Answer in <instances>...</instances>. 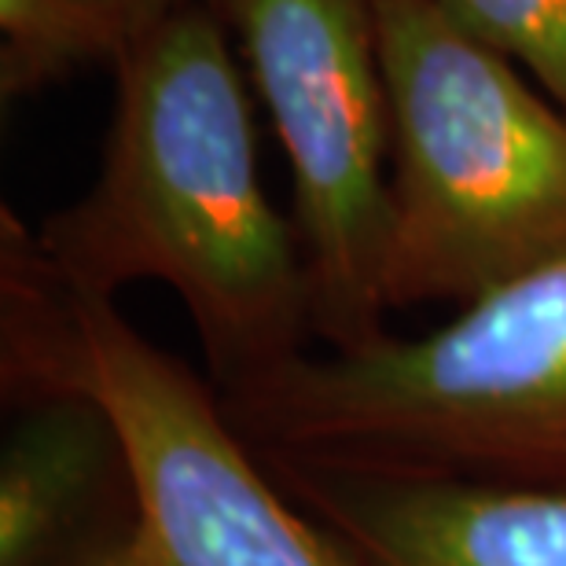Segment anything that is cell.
I'll return each instance as SVG.
<instances>
[{"instance_id": "cell-9", "label": "cell", "mask_w": 566, "mask_h": 566, "mask_svg": "<svg viewBox=\"0 0 566 566\" xmlns=\"http://www.w3.org/2000/svg\"><path fill=\"white\" fill-rule=\"evenodd\" d=\"M463 33L523 66L566 111V0H434Z\"/></svg>"}, {"instance_id": "cell-10", "label": "cell", "mask_w": 566, "mask_h": 566, "mask_svg": "<svg viewBox=\"0 0 566 566\" xmlns=\"http://www.w3.org/2000/svg\"><path fill=\"white\" fill-rule=\"evenodd\" d=\"M104 4L111 11V19L118 22L122 38H126V49H129L140 33H147L158 19H166L169 11L180 8L185 0H104Z\"/></svg>"}, {"instance_id": "cell-2", "label": "cell", "mask_w": 566, "mask_h": 566, "mask_svg": "<svg viewBox=\"0 0 566 566\" xmlns=\"http://www.w3.org/2000/svg\"><path fill=\"white\" fill-rule=\"evenodd\" d=\"M221 401L254 452L566 490V254L423 338L305 354Z\"/></svg>"}, {"instance_id": "cell-8", "label": "cell", "mask_w": 566, "mask_h": 566, "mask_svg": "<svg viewBox=\"0 0 566 566\" xmlns=\"http://www.w3.org/2000/svg\"><path fill=\"white\" fill-rule=\"evenodd\" d=\"M0 96L41 93L88 63L126 52L104 0H0Z\"/></svg>"}, {"instance_id": "cell-5", "label": "cell", "mask_w": 566, "mask_h": 566, "mask_svg": "<svg viewBox=\"0 0 566 566\" xmlns=\"http://www.w3.org/2000/svg\"><path fill=\"white\" fill-rule=\"evenodd\" d=\"M71 294V387L111 412L140 493L129 566H357L280 490L218 390L147 343L115 298Z\"/></svg>"}, {"instance_id": "cell-1", "label": "cell", "mask_w": 566, "mask_h": 566, "mask_svg": "<svg viewBox=\"0 0 566 566\" xmlns=\"http://www.w3.org/2000/svg\"><path fill=\"white\" fill-rule=\"evenodd\" d=\"M115 74L99 174L38 243L77 291L174 287L213 387L235 398L313 343L302 243L265 196L243 63L218 11L185 0L118 55Z\"/></svg>"}, {"instance_id": "cell-4", "label": "cell", "mask_w": 566, "mask_h": 566, "mask_svg": "<svg viewBox=\"0 0 566 566\" xmlns=\"http://www.w3.org/2000/svg\"><path fill=\"white\" fill-rule=\"evenodd\" d=\"M287 155L313 338L387 335L390 99L379 0H207Z\"/></svg>"}, {"instance_id": "cell-7", "label": "cell", "mask_w": 566, "mask_h": 566, "mask_svg": "<svg viewBox=\"0 0 566 566\" xmlns=\"http://www.w3.org/2000/svg\"><path fill=\"white\" fill-rule=\"evenodd\" d=\"M137 534L129 449L93 394L4 405L0 566H129Z\"/></svg>"}, {"instance_id": "cell-3", "label": "cell", "mask_w": 566, "mask_h": 566, "mask_svg": "<svg viewBox=\"0 0 566 566\" xmlns=\"http://www.w3.org/2000/svg\"><path fill=\"white\" fill-rule=\"evenodd\" d=\"M387 310L490 294L566 254V111L434 0H379Z\"/></svg>"}, {"instance_id": "cell-6", "label": "cell", "mask_w": 566, "mask_h": 566, "mask_svg": "<svg viewBox=\"0 0 566 566\" xmlns=\"http://www.w3.org/2000/svg\"><path fill=\"white\" fill-rule=\"evenodd\" d=\"M357 566H566V490L258 452Z\"/></svg>"}]
</instances>
